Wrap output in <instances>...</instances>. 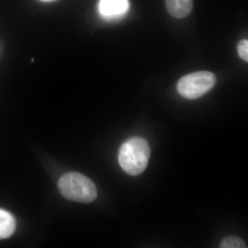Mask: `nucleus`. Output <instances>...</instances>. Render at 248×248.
Wrapping results in <instances>:
<instances>
[{
    "label": "nucleus",
    "mask_w": 248,
    "mask_h": 248,
    "mask_svg": "<svg viewBox=\"0 0 248 248\" xmlns=\"http://www.w3.org/2000/svg\"><path fill=\"white\" fill-rule=\"evenodd\" d=\"M149 145L144 139L133 138L124 142L119 151V163L127 174L137 176L146 170L149 160Z\"/></svg>",
    "instance_id": "f257e3e1"
},
{
    "label": "nucleus",
    "mask_w": 248,
    "mask_h": 248,
    "mask_svg": "<svg viewBox=\"0 0 248 248\" xmlns=\"http://www.w3.org/2000/svg\"><path fill=\"white\" fill-rule=\"evenodd\" d=\"M60 193L67 200L81 203H91L97 196L94 183L79 172H69L60 178L58 182Z\"/></svg>",
    "instance_id": "f03ea898"
},
{
    "label": "nucleus",
    "mask_w": 248,
    "mask_h": 248,
    "mask_svg": "<svg viewBox=\"0 0 248 248\" xmlns=\"http://www.w3.org/2000/svg\"><path fill=\"white\" fill-rule=\"evenodd\" d=\"M217 78L213 73L199 71L183 77L177 83L178 93L187 99L203 97L213 89Z\"/></svg>",
    "instance_id": "7ed1b4c3"
},
{
    "label": "nucleus",
    "mask_w": 248,
    "mask_h": 248,
    "mask_svg": "<svg viewBox=\"0 0 248 248\" xmlns=\"http://www.w3.org/2000/svg\"><path fill=\"white\" fill-rule=\"evenodd\" d=\"M128 9V0H100L99 4L101 15L108 19L123 16Z\"/></svg>",
    "instance_id": "20e7f679"
},
{
    "label": "nucleus",
    "mask_w": 248,
    "mask_h": 248,
    "mask_svg": "<svg viewBox=\"0 0 248 248\" xmlns=\"http://www.w3.org/2000/svg\"><path fill=\"white\" fill-rule=\"evenodd\" d=\"M166 4L169 14L179 19L188 16L193 9V0H166Z\"/></svg>",
    "instance_id": "39448f33"
},
{
    "label": "nucleus",
    "mask_w": 248,
    "mask_h": 248,
    "mask_svg": "<svg viewBox=\"0 0 248 248\" xmlns=\"http://www.w3.org/2000/svg\"><path fill=\"white\" fill-rule=\"evenodd\" d=\"M16 228L14 217L9 212L0 209V239L9 238Z\"/></svg>",
    "instance_id": "423d86ee"
},
{
    "label": "nucleus",
    "mask_w": 248,
    "mask_h": 248,
    "mask_svg": "<svg viewBox=\"0 0 248 248\" xmlns=\"http://www.w3.org/2000/svg\"><path fill=\"white\" fill-rule=\"evenodd\" d=\"M221 248H247L242 239L237 236H230L222 240Z\"/></svg>",
    "instance_id": "0eeeda50"
},
{
    "label": "nucleus",
    "mask_w": 248,
    "mask_h": 248,
    "mask_svg": "<svg viewBox=\"0 0 248 248\" xmlns=\"http://www.w3.org/2000/svg\"><path fill=\"white\" fill-rule=\"evenodd\" d=\"M238 53L240 58L244 61L248 62V41H241L237 46Z\"/></svg>",
    "instance_id": "6e6552de"
},
{
    "label": "nucleus",
    "mask_w": 248,
    "mask_h": 248,
    "mask_svg": "<svg viewBox=\"0 0 248 248\" xmlns=\"http://www.w3.org/2000/svg\"><path fill=\"white\" fill-rule=\"evenodd\" d=\"M42 1H52V0H42Z\"/></svg>",
    "instance_id": "1a4fd4ad"
}]
</instances>
